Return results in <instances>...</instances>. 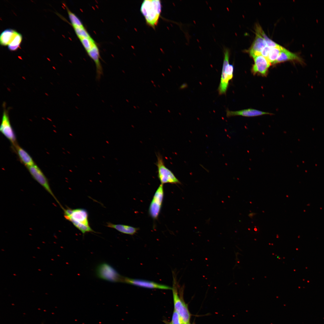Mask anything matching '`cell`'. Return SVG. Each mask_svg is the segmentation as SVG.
I'll list each match as a JSON object with an SVG mask.
<instances>
[{"mask_svg":"<svg viewBox=\"0 0 324 324\" xmlns=\"http://www.w3.org/2000/svg\"><path fill=\"white\" fill-rule=\"evenodd\" d=\"M61 207L63 210L65 218L71 222L83 234L88 232H95L89 225L88 214L86 210L80 208H64L62 206Z\"/></svg>","mask_w":324,"mask_h":324,"instance_id":"6da1fadb","label":"cell"},{"mask_svg":"<svg viewBox=\"0 0 324 324\" xmlns=\"http://www.w3.org/2000/svg\"><path fill=\"white\" fill-rule=\"evenodd\" d=\"M140 11L146 24L155 28L158 24L161 11V4L159 0H145L142 2Z\"/></svg>","mask_w":324,"mask_h":324,"instance_id":"7a4b0ae2","label":"cell"},{"mask_svg":"<svg viewBox=\"0 0 324 324\" xmlns=\"http://www.w3.org/2000/svg\"><path fill=\"white\" fill-rule=\"evenodd\" d=\"M224 60L220 83L218 88L219 95L226 94L230 81L233 77L234 66L229 63L230 50L227 47L223 48Z\"/></svg>","mask_w":324,"mask_h":324,"instance_id":"3957f363","label":"cell"},{"mask_svg":"<svg viewBox=\"0 0 324 324\" xmlns=\"http://www.w3.org/2000/svg\"><path fill=\"white\" fill-rule=\"evenodd\" d=\"M172 291L174 310L179 315L183 324H188L190 314L187 305L179 297L178 292V284L176 278H173Z\"/></svg>","mask_w":324,"mask_h":324,"instance_id":"277c9868","label":"cell"},{"mask_svg":"<svg viewBox=\"0 0 324 324\" xmlns=\"http://www.w3.org/2000/svg\"><path fill=\"white\" fill-rule=\"evenodd\" d=\"M156 156L157 160L156 165L158 169V176L161 184H181L180 182L173 173L166 166L163 157L160 154L158 153Z\"/></svg>","mask_w":324,"mask_h":324,"instance_id":"5b68a950","label":"cell"},{"mask_svg":"<svg viewBox=\"0 0 324 324\" xmlns=\"http://www.w3.org/2000/svg\"><path fill=\"white\" fill-rule=\"evenodd\" d=\"M96 271L97 275L99 278L110 282H122L123 277L107 263H103L99 265Z\"/></svg>","mask_w":324,"mask_h":324,"instance_id":"8992f818","label":"cell"},{"mask_svg":"<svg viewBox=\"0 0 324 324\" xmlns=\"http://www.w3.org/2000/svg\"><path fill=\"white\" fill-rule=\"evenodd\" d=\"M164 197L163 184H161L155 192L149 208V214L154 220H156L158 218L161 211Z\"/></svg>","mask_w":324,"mask_h":324,"instance_id":"52a82bcc","label":"cell"},{"mask_svg":"<svg viewBox=\"0 0 324 324\" xmlns=\"http://www.w3.org/2000/svg\"><path fill=\"white\" fill-rule=\"evenodd\" d=\"M27 168L34 179L53 196L59 205H60L52 191L47 178L40 169L36 164Z\"/></svg>","mask_w":324,"mask_h":324,"instance_id":"ba28073f","label":"cell"},{"mask_svg":"<svg viewBox=\"0 0 324 324\" xmlns=\"http://www.w3.org/2000/svg\"><path fill=\"white\" fill-rule=\"evenodd\" d=\"M122 282L148 288L163 290L172 289V287L170 286L154 282L141 279H133L127 277H123Z\"/></svg>","mask_w":324,"mask_h":324,"instance_id":"9c48e42d","label":"cell"},{"mask_svg":"<svg viewBox=\"0 0 324 324\" xmlns=\"http://www.w3.org/2000/svg\"><path fill=\"white\" fill-rule=\"evenodd\" d=\"M253 58L254 63L252 68V72L254 74L266 75L271 63L266 58L261 55L255 56Z\"/></svg>","mask_w":324,"mask_h":324,"instance_id":"30bf717a","label":"cell"},{"mask_svg":"<svg viewBox=\"0 0 324 324\" xmlns=\"http://www.w3.org/2000/svg\"><path fill=\"white\" fill-rule=\"evenodd\" d=\"M0 131L14 146L17 144L15 133L10 124L8 117L5 112L3 114Z\"/></svg>","mask_w":324,"mask_h":324,"instance_id":"8fae6325","label":"cell"},{"mask_svg":"<svg viewBox=\"0 0 324 324\" xmlns=\"http://www.w3.org/2000/svg\"><path fill=\"white\" fill-rule=\"evenodd\" d=\"M287 61H296L302 65L305 63L303 58L297 54L290 51L283 47L279 56L274 64Z\"/></svg>","mask_w":324,"mask_h":324,"instance_id":"7c38bea8","label":"cell"},{"mask_svg":"<svg viewBox=\"0 0 324 324\" xmlns=\"http://www.w3.org/2000/svg\"><path fill=\"white\" fill-rule=\"evenodd\" d=\"M226 116L227 117L232 116H239L245 117H254L266 114H272L268 112L259 110L248 109L236 111H232L227 109L226 111Z\"/></svg>","mask_w":324,"mask_h":324,"instance_id":"4fadbf2b","label":"cell"},{"mask_svg":"<svg viewBox=\"0 0 324 324\" xmlns=\"http://www.w3.org/2000/svg\"><path fill=\"white\" fill-rule=\"evenodd\" d=\"M266 45V42L263 38L256 33L254 40L249 50L250 55L253 58L261 55L262 50Z\"/></svg>","mask_w":324,"mask_h":324,"instance_id":"5bb4252c","label":"cell"},{"mask_svg":"<svg viewBox=\"0 0 324 324\" xmlns=\"http://www.w3.org/2000/svg\"><path fill=\"white\" fill-rule=\"evenodd\" d=\"M14 147L20 160L27 167L35 164L32 158L24 149L17 144Z\"/></svg>","mask_w":324,"mask_h":324,"instance_id":"9a60e30c","label":"cell"},{"mask_svg":"<svg viewBox=\"0 0 324 324\" xmlns=\"http://www.w3.org/2000/svg\"><path fill=\"white\" fill-rule=\"evenodd\" d=\"M106 226L109 227L114 229L124 234L134 235L139 230L138 228L129 225L114 224L111 223H107Z\"/></svg>","mask_w":324,"mask_h":324,"instance_id":"2e32d148","label":"cell"},{"mask_svg":"<svg viewBox=\"0 0 324 324\" xmlns=\"http://www.w3.org/2000/svg\"><path fill=\"white\" fill-rule=\"evenodd\" d=\"M18 32L11 29H7L4 31L0 36V43L2 46H8L12 41Z\"/></svg>","mask_w":324,"mask_h":324,"instance_id":"e0dca14e","label":"cell"},{"mask_svg":"<svg viewBox=\"0 0 324 324\" xmlns=\"http://www.w3.org/2000/svg\"><path fill=\"white\" fill-rule=\"evenodd\" d=\"M282 47L281 46L279 45L271 48L266 58L271 63L274 64L276 61L281 52Z\"/></svg>","mask_w":324,"mask_h":324,"instance_id":"ac0fdd59","label":"cell"},{"mask_svg":"<svg viewBox=\"0 0 324 324\" xmlns=\"http://www.w3.org/2000/svg\"><path fill=\"white\" fill-rule=\"evenodd\" d=\"M255 29L256 33L259 34L265 40L267 46L270 47H274L279 45L268 37L259 25H256Z\"/></svg>","mask_w":324,"mask_h":324,"instance_id":"d6986e66","label":"cell"},{"mask_svg":"<svg viewBox=\"0 0 324 324\" xmlns=\"http://www.w3.org/2000/svg\"><path fill=\"white\" fill-rule=\"evenodd\" d=\"M86 52L97 45L94 40L90 36L79 39Z\"/></svg>","mask_w":324,"mask_h":324,"instance_id":"ffe728a7","label":"cell"},{"mask_svg":"<svg viewBox=\"0 0 324 324\" xmlns=\"http://www.w3.org/2000/svg\"><path fill=\"white\" fill-rule=\"evenodd\" d=\"M66 8L72 27L84 26L79 18L74 13L71 11L67 6H66Z\"/></svg>","mask_w":324,"mask_h":324,"instance_id":"44dd1931","label":"cell"},{"mask_svg":"<svg viewBox=\"0 0 324 324\" xmlns=\"http://www.w3.org/2000/svg\"><path fill=\"white\" fill-rule=\"evenodd\" d=\"M22 40V36L18 33L11 42L8 45L9 50L11 51L16 50L19 47Z\"/></svg>","mask_w":324,"mask_h":324,"instance_id":"7402d4cb","label":"cell"},{"mask_svg":"<svg viewBox=\"0 0 324 324\" xmlns=\"http://www.w3.org/2000/svg\"><path fill=\"white\" fill-rule=\"evenodd\" d=\"M73 28L79 39L91 36L84 26L82 27H74Z\"/></svg>","mask_w":324,"mask_h":324,"instance_id":"603a6c76","label":"cell"},{"mask_svg":"<svg viewBox=\"0 0 324 324\" xmlns=\"http://www.w3.org/2000/svg\"><path fill=\"white\" fill-rule=\"evenodd\" d=\"M171 322L172 324H183L179 315L175 310L173 311Z\"/></svg>","mask_w":324,"mask_h":324,"instance_id":"cb8c5ba5","label":"cell"},{"mask_svg":"<svg viewBox=\"0 0 324 324\" xmlns=\"http://www.w3.org/2000/svg\"><path fill=\"white\" fill-rule=\"evenodd\" d=\"M272 48V47H270L267 46L262 50L261 55L266 58H267L269 52Z\"/></svg>","mask_w":324,"mask_h":324,"instance_id":"d4e9b609","label":"cell"},{"mask_svg":"<svg viewBox=\"0 0 324 324\" xmlns=\"http://www.w3.org/2000/svg\"><path fill=\"white\" fill-rule=\"evenodd\" d=\"M169 324H172V323L171 322H170V323Z\"/></svg>","mask_w":324,"mask_h":324,"instance_id":"484cf974","label":"cell"},{"mask_svg":"<svg viewBox=\"0 0 324 324\" xmlns=\"http://www.w3.org/2000/svg\"><path fill=\"white\" fill-rule=\"evenodd\" d=\"M190 324V323H189V324Z\"/></svg>","mask_w":324,"mask_h":324,"instance_id":"4316f807","label":"cell"}]
</instances>
